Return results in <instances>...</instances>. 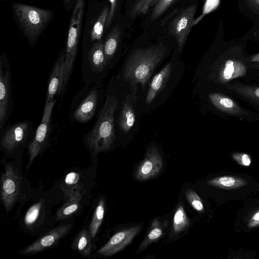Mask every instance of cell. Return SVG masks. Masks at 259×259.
I'll return each instance as SVG.
<instances>
[{
  "mask_svg": "<svg viewBox=\"0 0 259 259\" xmlns=\"http://www.w3.org/2000/svg\"><path fill=\"white\" fill-rule=\"evenodd\" d=\"M241 48L228 49L220 53L207 67L206 79L213 89H222L235 80L259 81Z\"/></svg>",
  "mask_w": 259,
  "mask_h": 259,
  "instance_id": "1",
  "label": "cell"
},
{
  "mask_svg": "<svg viewBox=\"0 0 259 259\" xmlns=\"http://www.w3.org/2000/svg\"><path fill=\"white\" fill-rule=\"evenodd\" d=\"M166 54L162 44L145 49H137L133 52L125 65L123 76L129 82L134 103L137 99V85L144 88L157 65Z\"/></svg>",
  "mask_w": 259,
  "mask_h": 259,
  "instance_id": "2",
  "label": "cell"
},
{
  "mask_svg": "<svg viewBox=\"0 0 259 259\" xmlns=\"http://www.w3.org/2000/svg\"><path fill=\"white\" fill-rule=\"evenodd\" d=\"M118 103L114 95L108 94L94 125L83 136V143L94 154L108 151L115 141L114 113Z\"/></svg>",
  "mask_w": 259,
  "mask_h": 259,
  "instance_id": "3",
  "label": "cell"
},
{
  "mask_svg": "<svg viewBox=\"0 0 259 259\" xmlns=\"http://www.w3.org/2000/svg\"><path fill=\"white\" fill-rule=\"evenodd\" d=\"M103 97L101 83L85 84L72 100L69 109V119L79 123L91 121L102 108Z\"/></svg>",
  "mask_w": 259,
  "mask_h": 259,
  "instance_id": "4",
  "label": "cell"
},
{
  "mask_svg": "<svg viewBox=\"0 0 259 259\" xmlns=\"http://www.w3.org/2000/svg\"><path fill=\"white\" fill-rule=\"evenodd\" d=\"M12 8L25 36L32 48L53 17L51 11L20 3Z\"/></svg>",
  "mask_w": 259,
  "mask_h": 259,
  "instance_id": "5",
  "label": "cell"
},
{
  "mask_svg": "<svg viewBox=\"0 0 259 259\" xmlns=\"http://www.w3.org/2000/svg\"><path fill=\"white\" fill-rule=\"evenodd\" d=\"M207 97L211 107L226 120L235 118L248 123L259 121V113L242 105L237 99L223 89H213Z\"/></svg>",
  "mask_w": 259,
  "mask_h": 259,
  "instance_id": "6",
  "label": "cell"
},
{
  "mask_svg": "<svg viewBox=\"0 0 259 259\" xmlns=\"http://www.w3.org/2000/svg\"><path fill=\"white\" fill-rule=\"evenodd\" d=\"M85 0H76L71 17L65 50L64 78L61 95H63L73 73L78 39L81 27Z\"/></svg>",
  "mask_w": 259,
  "mask_h": 259,
  "instance_id": "7",
  "label": "cell"
},
{
  "mask_svg": "<svg viewBox=\"0 0 259 259\" xmlns=\"http://www.w3.org/2000/svg\"><path fill=\"white\" fill-rule=\"evenodd\" d=\"M108 68L104 41H96L82 59L81 74L85 84L101 83Z\"/></svg>",
  "mask_w": 259,
  "mask_h": 259,
  "instance_id": "8",
  "label": "cell"
},
{
  "mask_svg": "<svg viewBox=\"0 0 259 259\" xmlns=\"http://www.w3.org/2000/svg\"><path fill=\"white\" fill-rule=\"evenodd\" d=\"M35 132L32 121L25 119L7 126L0 133L1 147L7 152H16L28 147L34 138Z\"/></svg>",
  "mask_w": 259,
  "mask_h": 259,
  "instance_id": "9",
  "label": "cell"
},
{
  "mask_svg": "<svg viewBox=\"0 0 259 259\" xmlns=\"http://www.w3.org/2000/svg\"><path fill=\"white\" fill-rule=\"evenodd\" d=\"M10 67L6 55H2L0 57V133L7 126L13 108V87Z\"/></svg>",
  "mask_w": 259,
  "mask_h": 259,
  "instance_id": "10",
  "label": "cell"
},
{
  "mask_svg": "<svg viewBox=\"0 0 259 259\" xmlns=\"http://www.w3.org/2000/svg\"><path fill=\"white\" fill-rule=\"evenodd\" d=\"M56 102V100L54 99L45 103L41 122L35 131L33 139L28 147L29 159L26 170L29 168L34 158L50 142L51 136L53 133L52 115Z\"/></svg>",
  "mask_w": 259,
  "mask_h": 259,
  "instance_id": "11",
  "label": "cell"
},
{
  "mask_svg": "<svg viewBox=\"0 0 259 259\" xmlns=\"http://www.w3.org/2000/svg\"><path fill=\"white\" fill-rule=\"evenodd\" d=\"M197 8L196 4L186 8L169 24V33L175 37L178 45V49L180 52L183 50L193 26Z\"/></svg>",
  "mask_w": 259,
  "mask_h": 259,
  "instance_id": "12",
  "label": "cell"
},
{
  "mask_svg": "<svg viewBox=\"0 0 259 259\" xmlns=\"http://www.w3.org/2000/svg\"><path fill=\"white\" fill-rule=\"evenodd\" d=\"M221 89L246 103L259 113V81L235 80Z\"/></svg>",
  "mask_w": 259,
  "mask_h": 259,
  "instance_id": "13",
  "label": "cell"
},
{
  "mask_svg": "<svg viewBox=\"0 0 259 259\" xmlns=\"http://www.w3.org/2000/svg\"><path fill=\"white\" fill-rule=\"evenodd\" d=\"M1 196L7 210H10L20 196V178L19 174L10 165L5 166L2 176Z\"/></svg>",
  "mask_w": 259,
  "mask_h": 259,
  "instance_id": "14",
  "label": "cell"
},
{
  "mask_svg": "<svg viewBox=\"0 0 259 259\" xmlns=\"http://www.w3.org/2000/svg\"><path fill=\"white\" fill-rule=\"evenodd\" d=\"M163 167V160L158 148L152 145L148 149L144 159L138 166L136 179L145 181L157 175Z\"/></svg>",
  "mask_w": 259,
  "mask_h": 259,
  "instance_id": "15",
  "label": "cell"
},
{
  "mask_svg": "<svg viewBox=\"0 0 259 259\" xmlns=\"http://www.w3.org/2000/svg\"><path fill=\"white\" fill-rule=\"evenodd\" d=\"M141 229V226H137L118 232L98 250V253L109 256L121 251L131 243Z\"/></svg>",
  "mask_w": 259,
  "mask_h": 259,
  "instance_id": "16",
  "label": "cell"
},
{
  "mask_svg": "<svg viewBox=\"0 0 259 259\" xmlns=\"http://www.w3.org/2000/svg\"><path fill=\"white\" fill-rule=\"evenodd\" d=\"M65 51L60 52L54 63L48 78L47 92L45 103L55 99V97L61 95L63 83Z\"/></svg>",
  "mask_w": 259,
  "mask_h": 259,
  "instance_id": "17",
  "label": "cell"
},
{
  "mask_svg": "<svg viewBox=\"0 0 259 259\" xmlns=\"http://www.w3.org/2000/svg\"><path fill=\"white\" fill-rule=\"evenodd\" d=\"M71 228V225H63L53 229L21 251V253L28 255L41 251L56 243L64 236Z\"/></svg>",
  "mask_w": 259,
  "mask_h": 259,
  "instance_id": "18",
  "label": "cell"
},
{
  "mask_svg": "<svg viewBox=\"0 0 259 259\" xmlns=\"http://www.w3.org/2000/svg\"><path fill=\"white\" fill-rule=\"evenodd\" d=\"M171 67V63L170 62L167 63L154 76L146 95L145 100L146 104L151 103L163 89L170 75Z\"/></svg>",
  "mask_w": 259,
  "mask_h": 259,
  "instance_id": "19",
  "label": "cell"
},
{
  "mask_svg": "<svg viewBox=\"0 0 259 259\" xmlns=\"http://www.w3.org/2000/svg\"><path fill=\"white\" fill-rule=\"evenodd\" d=\"M133 102L132 96L127 95L122 106L118 125L121 130L124 133H128L135 122Z\"/></svg>",
  "mask_w": 259,
  "mask_h": 259,
  "instance_id": "20",
  "label": "cell"
},
{
  "mask_svg": "<svg viewBox=\"0 0 259 259\" xmlns=\"http://www.w3.org/2000/svg\"><path fill=\"white\" fill-rule=\"evenodd\" d=\"M121 33V28L118 25H116L107 35L104 41V51L108 67L116 52Z\"/></svg>",
  "mask_w": 259,
  "mask_h": 259,
  "instance_id": "21",
  "label": "cell"
},
{
  "mask_svg": "<svg viewBox=\"0 0 259 259\" xmlns=\"http://www.w3.org/2000/svg\"><path fill=\"white\" fill-rule=\"evenodd\" d=\"M163 233L161 222L157 218L152 221L150 228L143 241L139 246L136 253L140 252L146 249L151 243L158 240Z\"/></svg>",
  "mask_w": 259,
  "mask_h": 259,
  "instance_id": "22",
  "label": "cell"
},
{
  "mask_svg": "<svg viewBox=\"0 0 259 259\" xmlns=\"http://www.w3.org/2000/svg\"><path fill=\"white\" fill-rule=\"evenodd\" d=\"M79 179V174L75 172H69L66 176L64 185L61 186L66 199L72 196H81Z\"/></svg>",
  "mask_w": 259,
  "mask_h": 259,
  "instance_id": "23",
  "label": "cell"
},
{
  "mask_svg": "<svg viewBox=\"0 0 259 259\" xmlns=\"http://www.w3.org/2000/svg\"><path fill=\"white\" fill-rule=\"evenodd\" d=\"M91 239L89 231L86 229L81 230L73 242V248L84 256L89 255L92 249Z\"/></svg>",
  "mask_w": 259,
  "mask_h": 259,
  "instance_id": "24",
  "label": "cell"
},
{
  "mask_svg": "<svg viewBox=\"0 0 259 259\" xmlns=\"http://www.w3.org/2000/svg\"><path fill=\"white\" fill-rule=\"evenodd\" d=\"M81 196H75L66 199L67 202L58 211L57 220L65 219L74 213L79 207Z\"/></svg>",
  "mask_w": 259,
  "mask_h": 259,
  "instance_id": "25",
  "label": "cell"
},
{
  "mask_svg": "<svg viewBox=\"0 0 259 259\" xmlns=\"http://www.w3.org/2000/svg\"><path fill=\"white\" fill-rule=\"evenodd\" d=\"M109 11V7L107 6L105 7L101 11L91 31V40L92 41L101 40L104 29L106 26Z\"/></svg>",
  "mask_w": 259,
  "mask_h": 259,
  "instance_id": "26",
  "label": "cell"
},
{
  "mask_svg": "<svg viewBox=\"0 0 259 259\" xmlns=\"http://www.w3.org/2000/svg\"><path fill=\"white\" fill-rule=\"evenodd\" d=\"M105 212V202L101 199L95 210L92 220L89 226V232L92 238L96 235L102 224Z\"/></svg>",
  "mask_w": 259,
  "mask_h": 259,
  "instance_id": "27",
  "label": "cell"
},
{
  "mask_svg": "<svg viewBox=\"0 0 259 259\" xmlns=\"http://www.w3.org/2000/svg\"><path fill=\"white\" fill-rule=\"evenodd\" d=\"M189 225L188 218L181 204L177 207L173 218V232L178 234L185 230Z\"/></svg>",
  "mask_w": 259,
  "mask_h": 259,
  "instance_id": "28",
  "label": "cell"
},
{
  "mask_svg": "<svg viewBox=\"0 0 259 259\" xmlns=\"http://www.w3.org/2000/svg\"><path fill=\"white\" fill-rule=\"evenodd\" d=\"M207 183L213 186L224 188L238 187L245 184L241 179L229 176L216 178L209 180Z\"/></svg>",
  "mask_w": 259,
  "mask_h": 259,
  "instance_id": "29",
  "label": "cell"
},
{
  "mask_svg": "<svg viewBox=\"0 0 259 259\" xmlns=\"http://www.w3.org/2000/svg\"><path fill=\"white\" fill-rule=\"evenodd\" d=\"M159 0H137L132 7L131 11L132 18L139 15L146 13L150 7L155 5Z\"/></svg>",
  "mask_w": 259,
  "mask_h": 259,
  "instance_id": "30",
  "label": "cell"
},
{
  "mask_svg": "<svg viewBox=\"0 0 259 259\" xmlns=\"http://www.w3.org/2000/svg\"><path fill=\"white\" fill-rule=\"evenodd\" d=\"M185 195L186 199L191 206L198 212H203L204 210L203 205L200 197L192 189H188Z\"/></svg>",
  "mask_w": 259,
  "mask_h": 259,
  "instance_id": "31",
  "label": "cell"
},
{
  "mask_svg": "<svg viewBox=\"0 0 259 259\" xmlns=\"http://www.w3.org/2000/svg\"><path fill=\"white\" fill-rule=\"evenodd\" d=\"M42 201H40L31 206L26 213L24 222L26 226L32 225L37 220L42 205Z\"/></svg>",
  "mask_w": 259,
  "mask_h": 259,
  "instance_id": "32",
  "label": "cell"
},
{
  "mask_svg": "<svg viewBox=\"0 0 259 259\" xmlns=\"http://www.w3.org/2000/svg\"><path fill=\"white\" fill-rule=\"evenodd\" d=\"M175 0H159L153 9L151 20H154L160 16L169 8Z\"/></svg>",
  "mask_w": 259,
  "mask_h": 259,
  "instance_id": "33",
  "label": "cell"
},
{
  "mask_svg": "<svg viewBox=\"0 0 259 259\" xmlns=\"http://www.w3.org/2000/svg\"><path fill=\"white\" fill-rule=\"evenodd\" d=\"M233 157L239 163L244 166H249L251 163L249 156L245 153H234Z\"/></svg>",
  "mask_w": 259,
  "mask_h": 259,
  "instance_id": "34",
  "label": "cell"
},
{
  "mask_svg": "<svg viewBox=\"0 0 259 259\" xmlns=\"http://www.w3.org/2000/svg\"><path fill=\"white\" fill-rule=\"evenodd\" d=\"M110 3V8L107 16L105 27L107 29L110 25L116 10V0H109Z\"/></svg>",
  "mask_w": 259,
  "mask_h": 259,
  "instance_id": "35",
  "label": "cell"
},
{
  "mask_svg": "<svg viewBox=\"0 0 259 259\" xmlns=\"http://www.w3.org/2000/svg\"><path fill=\"white\" fill-rule=\"evenodd\" d=\"M247 58L251 67L259 73V53L247 55Z\"/></svg>",
  "mask_w": 259,
  "mask_h": 259,
  "instance_id": "36",
  "label": "cell"
},
{
  "mask_svg": "<svg viewBox=\"0 0 259 259\" xmlns=\"http://www.w3.org/2000/svg\"><path fill=\"white\" fill-rule=\"evenodd\" d=\"M253 220L259 221V211L256 212L252 217Z\"/></svg>",
  "mask_w": 259,
  "mask_h": 259,
  "instance_id": "37",
  "label": "cell"
},
{
  "mask_svg": "<svg viewBox=\"0 0 259 259\" xmlns=\"http://www.w3.org/2000/svg\"><path fill=\"white\" fill-rule=\"evenodd\" d=\"M63 4L64 5L67 6L69 5L71 2L72 1V0H62Z\"/></svg>",
  "mask_w": 259,
  "mask_h": 259,
  "instance_id": "38",
  "label": "cell"
}]
</instances>
